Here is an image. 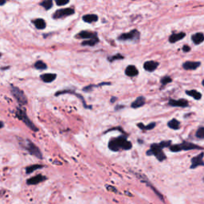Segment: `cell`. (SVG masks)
I'll use <instances>...</instances> for the list:
<instances>
[{
	"label": "cell",
	"mask_w": 204,
	"mask_h": 204,
	"mask_svg": "<svg viewBox=\"0 0 204 204\" xmlns=\"http://www.w3.org/2000/svg\"><path fill=\"white\" fill-rule=\"evenodd\" d=\"M132 147V144L131 142H129L124 135L112 138L109 142V148L113 152H118L120 150H130Z\"/></svg>",
	"instance_id": "6da1fadb"
},
{
	"label": "cell",
	"mask_w": 204,
	"mask_h": 204,
	"mask_svg": "<svg viewBox=\"0 0 204 204\" xmlns=\"http://www.w3.org/2000/svg\"><path fill=\"white\" fill-rule=\"evenodd\" d=\"M18 142H19L20 145L24 149H26L31 155L35 156L38 157V158H40V159L42 158L41 151L39 150V148L33 142L30 141V140H27V139H21L20 138L19 140H18Z\"/></svg>",
	"instance_id": "7a4b0ae2"
},
{
	"label": "cell",
	"mask_w": 204,
	"mask_h": 204,
	"mask_svg": "<svg viewBox=\"0 0 204 204\" xmlns=\"http://www.w3.org/2000/svg\"><path fill=\"white\" fill-rule=\"evenodd\" d=\"M170 150L173 152H178L180 151H189V150H200L202 149V147L199 146L197 144H192L191 142H186L183 141L182 144H174V145H171L169 147Z\"/></svg>",
	"instance_id": "3957f363"
},
{
	"label": "cell",
	"mask_w": 204,
	"mask_h": 204,
	"mask_svg": "<svg viewBox=\"0 0 204 204\" xmlns=\"http://www.w3.org/2000/svg\"><path fill=\"white\" fill-rule=\"evenodd\" d=\"M147 156H154L160 162L165 160L167 158L165 153L163 152V148H160L158 144H153L151 145L150 149L147 151Z\"/></svg>",
	"instance_id": "277c9868"
},
{
	"label": "cell",
	"mask_w": 204,
	"mask_h": 204,
	"mask_svg": "<svg viewBox=\"0 0 204 204\" xmlns=\"http://www.w3.org/2000/svg\"><path fill=\"white\" fill-rule=\"evenodd\" d=\"M16 116L19 120H21L22 122L26 125V126H28L30 129H32L33 131L37 132L38 131V129L36 128L33 122L31 120L29 119L28 116L26 115V112H25V110L22 109H18L17 111H16Z\"/></svg>",
	"instance_id": "5b68a950"
},
{
	"label": "cell",
	"mask_w": 204,
	"mask_h": 204,
	"mask_svg": "<svg viewBox=\"0 0 204 204\" xmlns=\"http://www.w3.org/2000/svg\"><path fill=\"white\" fill-rule=\"evenodd\" d=\"M140 39V32L137 30H132L128 33L122 34L118 37L120 41H132L137 42Z\"/></svg>",
	"instance_id": "8992f818"
},
{
	"label": "cell",
	"mask_w": 204,
	"mask_h": 204,
	"mask_svg": "<svg viewBox=\"0 0 204 204\" xmlns=\"http://www.w3.org/2000/svg\"><path fill=\"white\" fill-rule=\"evenodd\" d=\"M11 93L15 97V99L17 100L18 102L22 105H25L28 102L27 98H26V97L23 93V92L19 89L16 88L15 86H11Z\"/></svg>",
	"instance_id": "52a82bcc"
},
{
	"label": "cell",
	"mask_w": 204,
	"mask_h": 204,
	"mask_svg": "<svg viewBox=\"0 0 204 204\" xmlns=\"http://www.w3.org/2000/svg\"><path fill=\"white\" fill-rule=\"evenodd\" d=\"M74 13H75V11L72 8L60 9V10H58L54 12V14L53 15V18H62L73 15Z\"/></svg>",
	"instance_id": "ba28073f"
},
{
	"label": "cell",
	"mask_w": 204,
	"mask_h": 204,
	"mask_svg": "<svg viewBox=\"0 0 204 204\" xmlns=\"http://www.w3.org/2000/svg\"><path fill=\"white\" fill-rule=\"evenodd\" d=\"M203 157H204L203 152L199 153L198 156L193 157V158L191 159V169L198 168V167H199V166H204Z\"/></svg>",
	"instance_id": "9c48e42d"
},
{
	"label": "cell",
	"mask_w": 204,
	"mask_h": 204,
	"mask_svg": "<svg viewBox=\"0 0 204 204\" xmlns=\"http://www.w3.org/2000/svg\"><path fill=\"white\" fill-rule=\"evenodd\" d=\"M168 105L172 107H182L185 108L188 106V101L185 99H179V100H169Z\"/></svg>",
	"instance_id": "30bf717a"
},
{
	"label": "cell",
	"mask_w": 204,
	"mask_h": 204,
	"mask_svg": "<svg viewBox=\"0 0 204 204\" xmlns=\"http://www.w3.org/2000/svg\"><path fill=\"white\" fill-rule=\"evenodd\" d=\"M97 36V33L89 32V31H85V30H84V31H81L80 33H78V35H76V38H77L82 39H90Z\"/></svg>",
	"instance_id": "8fae6325"
},
{
	"label": "cell",
	"mask_w": 204,
	"mask_h": 204,
	"mask_svg": "<svg viewBox=\"0 0 204 204\" xmlns=\"http://www.w3.org/2000/svg\"><path fill=\"white\" fill-rule=\"evenodd\" d=\"M158 65H159V62H155V61H148L146 62H144V68L148 72H153V71L157 69Z\"/></svg>",
	"instance_id": "7c38bea8"
},
{
	"label": "cell",
	"mask_w": 204,
	"mask_h": 204,
	"mask_svg": "<svg viewBox=\"0 0 204 204\" xmlns=\"http://www.w3.org/2000/svg\"><path fill=\"white\" fill-rule=\"evenodd\" d=\"M201 63L199 62H190L187 61L183 64V68L186 70H194L199 67Z\"/></svg>",
	"instance_id": "4fadbf2b"
},
{
	"label": "cell",
	"mask_w": 204,
	"mask_h": 204,
	"mask_svg": "<svg viewBox=\"0 0 204 204\" xmlns=\"http://www.w3.org/2000/svg\"><path fill=\"white\" fill-rule=\"evenodd\" d=\"M45 176H42V175H38V176H35L34 177H31L27 180V184L29 185H35L38 184L39 183H42L44 180H45Z\"/></svg>",
	"instance_id": "5bb4252c"
},
{
	"label": "cell",
	"mask_w": 204,
	"mask_h": 204,
	"mask_svg": "<svg viewBox=\"0 0 204 204\" xmlns=\"http://www.w3.org/2000/svg\"><path fill=\"white\" fill-rule=\"evenodd\" d=\"M139 71L135 65H128L125 69V74L129 77H135L138 75Z\"/></svg>",
	"instance_id": "9a60e30c"
},
{
	"label": "cell",
	"mask_w": 204,
	"mask_h": 204,
	"mask_svg": "<svg viewBox=\"0 0 204 204\" xmlns=\"http://www.w3.org/2000/svg\"><path fill=\"white\" fill-rule=\"evenodd\" d=\"M145 97H139L135 99V101L132 103L131 107L133 108V109H138V108L142 107L143 105H144V104H145Z\"/></svg>",
	"instance_id": "2e32d148"
},
{
	"label": "cell",
	"mask_w": 204,
	"mask_h": 204,
	"mask_svg": "<svg viewBox=\"0 0 204 204\" xmlns=\"http://www.w3.org/2000/svg\"><path fill=\"white\" fill-rule=\"evenodd\" d=\"M191 40L196 45H199L204 41V35L202 33H196L195 35H192Z\"/></svg>",
	"instance_id": "e0dca14e"
},
{
	"label": "cell",
	"mask_w": 204,
	"mask_h": 204,
	"mask_svg": "<svg viewBox=\"0 0 204 204\" xmlns=\"http://www.w3.org/2000/svg\"><path fill=\"white\" fill-rule=\"evenodd\" d=\"M136 176H138V177H139V178H140V179H141V181H142V182H143V183H144H144H147V184H148V187H150L151 188H152V189L153 191H154V192H155V193L156 194L157 196H159V199H161V200H163V196H162L161 194L159 193V191H158L156 189L155 187H152V183H149V182H148V181L147 180V179H146L147 178H146V177H145V176H144V179H143V177H142V175H141V176H140V175H139V174H136Z\"/></svg>",
	"instance_id": "ac0fdd59"
},
{
	"label": "cell",
	"mask_w": 204,
	"mask_h": 204,
	"mask_svg": "<svg viewBox=\"0 0 204 204\" xmlns=\"http://www.w3.org/2000/svg\"><path fill=\"white\" fill-rule=\"evenodd\" d=\"M185 36H186V34L183 32L173 34V35H172L169 37V39H168V40H169V42L171 43H175L176 42L181 40V39H183Z\"/></svg>",
	"instance_id": "d6986e66"
},
{
	"label": "cell",
	"mask_w": 204,
	"mask_h": 204,
	"mask_svg": "<svg viewBox=\"0 0 204 204\" xmlns=\"http://www.w3.org/2000/svg\"><path fill=\"white\" fill-rule=\"evenodd\" d=\"M40 78L45 83H49V82H54V80L56 79L57 75L55 73H45L41 75Z\"/></svg>",
	"instance_id": "ffe728a7"
},
{
	"label": "cell",
	"mask_w": 204,
	"mask_h": 204,
	"mask_svg": "<svg viewBox=\"0 0 204 204\" xmlns=\"http://www.w3.org/2000/svg\"><path fill=\"white\" fill-rule=\"evenodd\" d=\"M82 19L87 23H92V22H95L98 20V16L97 15H93V14L85 15L82 17Z\"/></svg>",
	"instance_id": "44dd1931"
},
{
	"label": "cell",
	"mask_w": 204,
	"mask_h": 204,
	"mask_svg": "<svg viewBox=\"0 0 204 204\" xmlns=\"http://www.w3.org/2000/svg\"><path fill=\"white\" fill-rule=\"evenodd\" d=\"M34 23H35V26H36V28L38 29V30H43L46 26V23H45V20L42 19V18H38V19L35 20Z\"/></svg>",
	"instance_id": "7402d4cb"
},
{
	"label": "cell",
	"mask_w": 204,
	"mask_h": 204,
	"mask_svg": "<svg viewBox=\"0 0 204 204\" xmlns=\"http://www.w3.org/2000/svg\"><path fill=\"white\" fill-rule=\"evenodd\" d=\"M186 93L190 97L196 99V100H200V99L202 98V94L199 92H198L197 90H194V89L193 90H187Z\"/></svg>",
	"instance_id": "603a6c76"
},
{
	"label": "cell",
	"mask_w": 204,
	"mask_h": 204,
	"mask_svg": "<svg viewBox=\"0 0 204 204\" xmlns=\"http://www.w3.org/2000/svg\"><path fill=\"white\" fill-rule=\"evenodd\" d=\"M168 126L169 127L170 129H174V130H177V129H179L180 127V123L179 120H177L176 119H172L168 123Z\"/></svg>",
	"instance_id": "cb8c5ba5"
},
{
	"label": "cell",
	"mask_w": 204,
	"mask_h": 204,
	"mask_svg": "<svg viewBox=\"0 0 204 204\" xmlns=\"http://www.w3.org/2000/svg\"><path fill=\"white\" fill-rule=\"evenodd\" d=\"M99 42V38L97 37H95V38H92L88 39V40H85L82 43V45H89V46H93Z\"/></svg>",
	"instance_id": "d4e9b609"
},
{
	"label": "cell",
	"mask_w": 204,
	"mask_h": 204,
	"mask_svg": "<svg viewBox=\"0 0 204 204\" xmlns=\"http://www.w3.org/2000/svg\"><path fill=\"white\" fill-rule=\"evenodd\" d=\"M137 126L140 128L141 130H152V129H153L154 128H155L156 126V123H151V124H149V125H143L142 123H139V124H137Z\"/></svg>",
	"instance_id": "484cf974"
},
{
	"label": "cell",
	"mask_w": 204,
	"mask_h": 204,
	"mask_svg": "<svg viewBox=\"0 0 204 204\" xmlns=\"http://www.w3.org/2000/svg\"><path fill=\"white\" fill-rule=\"evenodd\" d=\"M40 5L42 7H44L46 11H48L53 7V0H43L42 2L40 3Z\"/></svg>",
	"instance_id": "4316f807"
},
{
	"label": "cell",
	"mask_w": 204,
	"mask_h": 204,
	"mask_svg": "<svg viewBox=\"0 0 204 204\" xmlns=\"http://www.w3.org/2000/svg\"><path fill=\"white\" fill-rule=\"evenodd\" d=\"M43 167H44V166H43V165H40V164H35V165L29 166L28 168H26V172L28 173V174H30V173H31V172H35V170L40 169V168H42Z\"/></svg>",
	"instance_id": "83f0119b"
},
{
	"label": "cell",
	"mask_w": 204,
	"mask_h": 204,
	"mask_svg": "<svg viewBox=\"0 0 204 204\" xmlns=\"http://www.w3.org/2000/svg\"><path fill=\"white\" fill-rule=\"evenodd\" d=\"M35 67L37 69H41V70H42V69H46L47 65H46V64L45 62H43L42 61H37L35 64Z\"/></svg>",
	"instance_id": "f1b7e54d"
},
{
	"label": "cell",
	"mask_w": 204,
	"mask_h": 204,
	"mask_svg": "<svg viewBox=\"0 0 204 204\" xmlns=\"http://www.w3.org/2000/svg\"><path fill=\"white\" fill-rule=\"evenodd\" d=\"M196 135L199 139H204V127H200L198 129Z\"/></svg>",
	"instance_id": "f546056e"
},
{
	"label": "cell",
	"mask_w": 204,
	"mask_h": 204,
	"mask_svg": "<svg viewBox=\"0 0 204 204\" xmlns=\"http://www.w3.org/2000/svg\"><path fill=\"white\" fill-rule=\"evenodd\" d=\"M123 58H124V56H122V55L120 54H116V55H114V56L109 57V58H108V60L110 62H112L114 61L120 60V59H123Z\"/></svg>",
	"instance_id": "4dcf8cb0"
},
{
	"label": "cell",
	"mask_w": 204,
	"mask_h": 204,
	"mask_svg": "<svg viewBox=\"0 0 204 204\" xmlns=\"http://www.w3.org/2000/svg\"><path fill=\"white\" fill-rule=\"evenodd\" d=\"M172 82V79L168 76H166V77H163L160 80V82L163 85H165L168 84V83H171Z\"/></svg>",
	"instance_id": "1f68e13d"
},
{
	"label": "cell",
	"mask_w": 204,
	"mask_h": 204,
	"mask_svg": "<svg viewBox=\"0 0 204 204\" xmlns=\"http://www.w3.org/2000/svg\"><path fill=\"white\" fill-rule=\"evenodd\" d=\"M69 0H56V4L58 6H64L69 3Z\"/></svg>",
	"instance_id": "d6a6232c"
},
{
	"label": "cell",
	"mask_w": 204,
	"mask_h": 204,
	"mask_svg": "<svg viewBox=\"0 0 204 204\" xmlns=\"http://www.w3.org/2000/svg\"><path fill=\"white\" fill-rule=\"evenodd\" d=\"M182 49H183V51L185 52V53H187V52H189L190 50H191V47H190L189 45H183Z\"/></svg>",
	"instance_id": "836d02e7"
},
{
	"label": "cell",
	"mask_w": 204,
	"mask_h": 204,
	"mask_svg": "<svg viewBox=\"0 0 204 204\" xmlns=\"http://www.w3.org/2000/svg\"><path fill=\"white\" fill-rule=\"evenodd\" d=\"M6 2H7V0H0V6H3Z\"/></svg>",
	"instance_id": "e575fe53"
},
{
	"label": "cell",
	"mask_w": 204,
	"mask_h": 204,
	"mask_svg": "<svg viewBox=\"0 0 204 204\" xmlns=\"http://www.w3.org/2000/svg\"><path fill=\"white\" fill-rule=\"evenodd\" d=\"M3 126H4V124H3V122H2V121H0V129H2Z\"/></svg>",
	"instance_id": "d590c367"
},
{
	"label": "cell",
	"mask_w": 204,
	"mask_h": 204,
	"mask_svg": "<svg viewBox=\"0 0 204 204\" xmlns=\"http://www.w3.org/2000/svg\"><path fill=\"white\" fill-rule=\"evenodd\" d=\"M116 97H112V98H111V102H112V103H113L114 101H116Z\"/></svg>",
	"instance_id": "8d00e7d4"
},
{
	"label": "cell",
	"mask_w": 204,
	"mask_h": 204,
	"mask_svg": "<svg viewBox=\"0 0 204 204\" xmlns=\"http://www.w3.org/2000/svg\"><path fill=\"white\" fill-rule=\"evenodd\" d=\"M202 85H203V86H204V80H203V81H202Z\"/></svg>",
	"instance_id": "74e56055"
},
{
	"label": "cell",
	"mask_w": 204,
	"mask_h": 204,
	"mask_svg": "<svg viewBox=\"0 0 204 204\" xmlns=\"http://www.w3.org/2000/svg\"><path fill=\"white\" fill-rule=\"evenodd\" d=\"M1 56H2V54H1V53H0V57H1Z\"/></svg>",
	"instance_id": "f35d334b"
},
{
	"label": "cell",
	"mask_w": 204,
	"mask_h": 204,
	"mask_svg": "<svg viewBox=\"0 0 204 204\" xmlns=\"http://www.w3.org/2000/svg\"><path fill=\"white\" fill-rule=\"evenodd\" d=\"M202 180H203V182H204V178H203V179H202Z\"/></svg>",
	"instance_id": "ab89813d"
}]
</instances>
